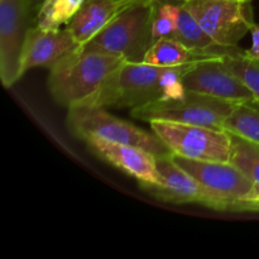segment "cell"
I'll list each match as a JSON object with an SVG mask.
<instances>
[{
  "instance_id": "10",
  "label": "cell",
  "mask_w": 259,
  "mask_h": 259,
  "mask_svg": "<svg viewBox=\"0 0 259 259\" xmlns=\"http://www.w3.org/2000/svg\"><path fill=\"white\" fill-rule=\"evenodd\" d=\"M182 82L190 93L204 94L234 103L255 104L249 89L225 67L223 58H211L195 63L184 75Z\"/></svg>"
},
{
  "instance_id": "11",
  "label": "cell",
  "mask_w": 259,
  "mask_h": 259,
  "mask_svg": "<svg viewBox=\"0 0 259 259\" xmlns=\"http://www.w3.org/2000/svg\"><path fill=\"white\" fill-rule=\"evenodd\" d=\"M80 47L72 33L65 29L29 28L23 43L19 61V78L35 67L51 68L63 56Z\"/></svg>"
},
{
  "instance_id": "15",
  "label": "cell",
  "mask_w": 259,
  "mask_h": 259,
  "mask_svg": "<svg viewBox=\"0 0 259 259\" xmlns=\"http://www.w3.org/2000/svg\"><path fill=\"white\" fill-rule=\"evenodd\" d=\"M179 24L174 38L186 46L189 50L202 56H211V57L224 58L227 55L239 52V50H227L218 45L206 32L201 28L194 15L184 7L180 5Z\"/></svg>"
},
{
  "instance_id": "24",
  "label": "cell",
  "mask_w": 259,
  "mask_h": 259,
  "mask_svg": "<svg viewBox=\"0 0 259 259\" xmlns=\"http://www.w3.org/2000/svg\"><path fill=\"white\" fill-rule=\"evenodd\" d=\"M43 2H45V0H28V3H29V5H30V8H32L33 12H35V10L39 9L40 4H42Z\"/></svg>"
},
{
  "instance_id": "7",
  "label": "cell",
  "mask_w": 259,
  "mask_h": 259,
  "mask_svg": "<svg viewBox=\"0 0 259 259\" xmlns=\"http://www.w3.org/2000/svg\"><path fill=\"white\" fill-rule=\"evenodd\" d=\"M242 103L190 93L180 100H158L132 110V116L144 121L167 120L190 125L223 129L232 111Z\"/></svg>"
},
{
  "instance_id": "18",
  "label": "cell",
  "mask_w": 259,
  "mask_h": 259,
  "mask_svg": "<svg viewBox=\"0 0 259 259\" xmlns=\"http://www.w3.org/2000/svg\"><path fill=\"white\" fill-rule=\"evenodd\" d=\"M85 0H45L35 15L37 27L42 29H60L78 12Z\"/></svg>"
},
{
  "instance_id": "8",
  "label": "cell",
  "mask_w": 259,
  "mask_h": 259,
  "mask_svg": "<svg viewBox=\"0 0 259 259\" xmlns=\"http://www.w3.org/2000/svg\"><path fill=\"white\" fill-rule=\"evenodd\" d=\"M252 0H190L182 5L219 46L239 50L240 39L254 24Z\"/></svg>"
},
{
  "instance_id": "23",
  "label": "cell",
  "mask_w": 259,
  "mask_h": 259,
  "mask_svg": "<svg viewBox=\"0 0 259 259\" xmlns=\"http://www.w3.org/2000/svg\"><path fill=\"white\" fill-rule=\"evenodd\" d=\"M249 210H259V187L255 189L254 197H253L252 202H250Z\"/></svg>"
},
{
  "instance_id": "20",
  "label": "cell",
  "mask_w": 259,
  "mask_h": 259,
  "mask_svg": "<svg viewBox=\"0 0 259 259\" xmlns=\"http://www.w3.org/2000/svg\"><path fill=\"white\" fill-rule=\"evenodd\" d=\"M225 67L232 71L254 96L255 104L259 105V60L249 57L245 51L227 55L223 58Z\"/></svg>"
},
{
  "instance_id": "17",
  "label": "cell",
  "mask_w": 259,
  "mask_h": 259,
  "mask_svg": "<svg viewBox=\"0 0 259 259\" xmlns=\"http://www.w3.org/2000/svg\"><path fill=\"white\" fill-rule=\"evenodd\" d=\"M230 136L229 162L259 187V144L237 134Z\"/></svg>"
},
{
  "instance_id": "25",
  "label": "cell",
  "mask_w": 259,
  "mask_h": 259,
  "mask_svg": "<svg viewBox=\"0 0 259 259\" xmlns=\"http://www.w3.org/2000/svg\"><path fill=\"white\" fill-rule=\"evenodd\" d=\"M182 2H190V0H182Z\"/></svg>"
},
{
  "instance_id": "6",
  "label": "cell",
  "mask_w": 259,
  "mask_h": 259,
  "mask_svg": "<svg viewBox=\"0 0 259 259\" xmlns=\"http://www.w3.org/2000/svg\"><path fill=\"white\" fill-rule=\"evenodd\" d=\"M149 125L174 156L195 161L229 162L230 136L224 129L167 120H152Z\"/></svg>"
},
{
  "instance_id": "12",
  "label": "cell",
  "mask_w": 259,
  "mask_h": 259,
  "mask_svg": "<svg viewBox=\"0 0 259 259\" xmlns=\"http://www.w3.org/2000/svg\"><path fill=\"white\" fill-rule=\"evenodd\" d=\"M159 184L141 185L159 200L172 204H200L209 207V197L194 176L175 162L172 154L156 157Z\"/></svg>"
},
{
  "instance_id": "4",
  "label": "cell",
  "mask_w": 259,
  "mask_h": 259,
  "mask_svg": "<svg viewBox=\"0 0 259 259\" xmlns=\"http://www.w3.org/2000/svg\"><path fill=\"white\" fill-rule=\"evenodd\" d=\"M174 159L204 187L209 197V207L249 210L257 186L230 162L195 161L179 156H174Z\"/></svg>"
},
{
  "instance_id": "3",
  "label": "cell",
  "mask_w": 259,
  "mask_h": 259,
  "mask_svg": "<svg viewBox=\"0 0 259 259\" xmlns=\"http://www.w3.org/2000/svg\"><path fill=\"white\" fill-rule=\"evenodd\" d=\"M154 4L153 0L134 3L83 47L116 53L129 62H143L147 51L154 42L152 35Z\"/></svg>"
},
{
  "instance_id": "2",
  "label": "cell",
  "mask_w": 259,
  "mask_h": 259,
  "mask_svg": "<svg viewBox=\"0 0 259 259\" xmlns=\"http://www.w3.org/2000/svg\"><path fill=\"white\" fill-rule=\"evenodd\" d=\"M166 66L124 62L103 85L78 105L99 108H131L132 110L161 100L159 77Z\"/></svg>"
},
{
  "instance_id": "19",
  "label": "cell",
  "mask_w": 259,
  "mask_h": 259,
  "mask_svg": "<svg viewBox=\"0 0 259 259\" xmlns=\"http://www.w3.org/2000/svg\"><path fill=\"white\" fill-rule=\"evenodd\" d=\"M224 131L259 144V105L242 103L225 120Z\"/></svg>"
},
{
  "instance_id": "13",
  "label": "cell",
  "mask_w": 259,
  "mask_h": 259,
  "mask_svg": "<svg viewBox=\"0 0 259 259\" xmlns=\"http://www.w3.org/2000/svg\"><path fill=\"white\" fill-rule=\"evenodd\" d=\"M91 152L100 157L103 161L138 180L141 185L159 184V175L157 171L156 156L151 152L131 144L114 143L100 138L82 139Z\"/></svg>"
},
{
  "instance_id": "14",
  "label": "cell",
  "mask_w": 259,
  "mask_h": 259,
  "mask_svg": "<svg viewBox=\"0 0 259 259\" xmlns=\"http://www.w3.org/2000/svg\"><path fill=\"white\" fill-rule=\"evenodd\" d=\"M134 3L138 0H85L66 28L72 33L76 42L83 46Z\"/></svg>"
},
{
  "instance_id": "21",
  "label": "cell",
  "mask_w": 259,
  "mask_h": 259,
  "mask_svg": "<svg viewBox=\"0 0 259 259\" xmlns=\"http://www.w3.org/2000/svg\"><path fill=\"white\" fill-rule=\"evenodd\" d=\"M180 8V5L159 3L157 0L152 20V35L154 40L159 38H174L179 24Z\"/></svg>"
},
{
  "instance_id": "9",
  "label": "cell",
  "mask_w": 259,
  "mask_h": 259,
  "mask_svg": "<svg viewBox=\"0 0 259 259\" xmlns=\"http://www.w3.org/2000/svg\"><path fill=\"white\" fill-rule=\"evenodd\" d=\"M28 0H0V76L5 88L19 80V61L32 13Z\"/></svg>"
},
{
  "instance_id": "26",
  "label": "cell",
  "mask_w": 259,
  "mask_h": 259,
  "mask_svg": "<svg viewBox=\"0 0 259 259\" xmlns=\"http://www.w3.org/2000/svg\"><path fill=\"white\" fill-rule=\"evenodd\" d=\"M138 2H143V0H138ZM154 2H156V0H154Z\"/></svg>"
},
{
  "instance_id": "16",
  "label": "cell",
  "mask_w": 259,
  "mask_h": 259,
  "mask_svg": "<svg viewBox=\"0 0 259 259\" xmlns=\"http://www.w3.org/2000/svg\"><path fill=\"white\" fill-rule=\"evenodd\" d=\"M211 56H202L189 50L175 38H159L154 40L144 56V63L153 66H180L211 60Z\"/></svg>"
},
{
  "instance_id": "5",
  "label": "cell",
  "mask_w": 259,
  "mask_h": 259,
  "mask_svg": "<svg viewBox=\"0 0 259 259\" xmlns=\"http://www.w3.org/2000/svg\"><path fill=\"white\" fill-rule=\"evenodd\" d=\"M67 126L77 138L94 137L114 143L131 144L151 152L156 157L172 154L163 142L152 132L111 115L105 108L76 105L68 109Z\"/></svg>"
},
{
  "instance_id": "22",
  "label": "cell",
  "mask_w": 259,
  "mask_h": 259,
  "mask_svg": "<svg viewBox=\"0 0 259 259\" xmlns=\"http://www.w3.org/2000/svg\"><path fill=\"white\" fill-rule=\"evenodd\" d=\"M250 35H252V46H250L249 50L245 51L249 57L255 58V60H259V25L253 24L252 28H250Z\"/></svg>"
},
{
  "instance_id": "1",
  "label": "cell",
  "mask_w": 259,
  "mask_h": 259,
  "mask_svg": "<svg viewBox=\"0 0 259 259\" xmlns=\"http://www.w3.org/2000/svg\"><path fill=\"white\" fill-rule=\"evenodd\" d=\"M126 58L80 46L50 68L48 90L56 103L72 108L93 95Z\"/></svg>"
}]
</instances>
